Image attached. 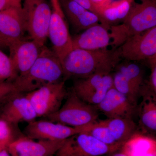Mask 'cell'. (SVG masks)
Wrapping results in <instances>:
<instances>
[{
  "instance_id": "cell-21",
  "label": "cell",
  "mask_w": 156,
  "mask_h": 156,
  "mask_svg": "<svg viewBox=\"0 0 156 156\" xmlns=\"http://www.w3.org/2000/svg\"><path fill=\"white\" fill-rule=\"evenodd\" d=\"M143 101L139 107L140 125L143 130L155 132L156 130V96L151 94L141 95Z\"/></svg>"
},
{
  "instance_id": "cell-37",
  "label": "cell",
  "mask_w": 156,
  "mask_h": 156,
  "mask_svg": "<svg viewBox=\"0 0 156 156\" xmlns=\"http://www.w3.org/2000/svg\"><path fill=\"white\" fill-rule=\"evenodd\" d=\"M56 156V155H53V156Z\"/></svg>"
},
{
  "instance_id": "cell-2",
  "label": "cell",
  "mask_w": 156,
  "mask_h": 156,
  "mask_svg": "<svg viewBox=\"0 0 156 156\" xmlns=\"http://www.w3.org/2000/svg\"><path fill=\"white\" fill-rule=\"evenodd\" d=\"M63 76L60 60L53 50L44 46L28 71L17 76L12 83L16 92L26 94L46 85L61 82Z\"/></svg>"
},
{
  "instance_id": "cell-15",
  "label": "cell",
  "mask_w": 156,
  "mask_h": 156,
  "mask_svg": "<svg viewBox=\"0 0 156 156\" xmlns=\"http://www.w3.org/2000/svg\"><path fill=\"white\" fill-rule=\"evenodd\" d=\"M25 32L22 6L0 11V34L6 40L9 48L23 40Z\"/></svg>"
},
{
  "instance_id": "cell-24",
  "label": "cell",
  "mask_w": 156,
  "mask_h": 156,
  "mask_svg": "<svg viewBox=\"0 0 156 156\" xmlns=\"http://www.w3.org/2000/svg\"><path fill=\"white\" fill-rule=\"evenodd\" d=\"M17 76V73L10 56L0 50V81L12 82Z\"/></svg>"
},
{
  "instance_id": "cell-19",
  "label": "cell",
  "mask_w": 156,
  "mask_h": 156,
  "mask_svg": "<svg viewBox=\"0 0 156 156\" xmlns=\"http://www.w3.org/2000/svg\"><path fill=\"white\" fill-rule=\"evenodd\" d=\"M156 146L154 139L135 133L120 150L128 156H156Z\"/></svg>"
},
{
  "instance_id": "cell-28",
  "label": "cell",
  "mask_w": 156,
  "mask_h": 156,
  "mask_svg": "<svg viewBox=\"0 0 156 156\" xmlns=\"http://www.w3.org/2000/svg\"><path fill=\"white\" fill-rule=\"evenodd\" d=\"M22 6L21 0H0V11L14 6Z\"/></svg>"
},
{
  "instance_id": "cell-12",
  "label": "cell",
  "mask_w": 156,
  "mask_h": 156,
  "mask_svg": "<svg viewBox=\"0 0 156 156\" xmlns=\"http://www.w3.org/2000/svg\"><path fill=\"white\" fill-rule=\"evenodd\" d=\"M65 140L35 141L27 136H22L13 140L7 150L11 156H52L56 155Z\"/></svg>"
},
{
  "instance_id": "cell-32",
  "label": "cell",
  "mask_w": 156,
  "mask_h": 156,
  "mask_svg": "<svg viewBox=\"0 0 156 156\" xmlns=\"http://www.w3.org/2000/svg\"><path fill=\"white\" fill-rule=\"evenodd\" d=\"M111 156H128L126 154L122 152V151H119V150L112 154Z\"/></svg>"
},
{
  "instance_id": "cell-18",
  "label": "cell",
  "mask_w": 156,
  "mask_h": 156,
  "mask_svg": "<svg viewBox=\"0 0 156 156\" xmlns=\"http://www.w3.org/2000/svg\"><path fill=\"white\" fill-rule=\"evenodd\" d=\"M134 0H119L98 9L101 24L109 30L110 23L123 20L131 9Z\"/></svg>"
},
{
  "instance_id": "cell-4",
  "label": "cell",
  "mask_w": 156,
  "mask_h": 156,
  "mask_svg": "<svg viewBox=\"0 0 156 156\" xmlns=\"http://www.w3.org/2000/svg\"><path fill=\"white\" fill-rule=\"evenodd\" d=\"M66 97L59 109L47 117L50 121L74 128L86 126L97 121L98 113L96 106L84 102L72 90Z\"/></svg>"
},
{
  "instance_id": "cell-6",
  "label": "cell",
  "mask_w": 156,
  "mask_h": 156,
  "mask_svg": "<svg viewBox=\"0 0 156 156\" xmlns=\"http://www.w3.org/2000/svg\"><path fill=\"white\" fill-rule=\"evenodd\" d=\"M67 95L64 81H62L44 86L25 95L37 117H47L59 109Z\"/></svg>"
},
{
  "instance_id": "cell-30",
  "label": "cell",
  "mask_w": 156,
  "mask_h": 156,
  "mask_svg": "<svg viewBox=\"0 0 156 156\" xmlns=\"http://www.w3.org/2000/svg\"><path fill=\"white\" fill-rule=\"evenodd\" d=\"M91 1L97 9L98 13V9L111 3V2H109V0H91Z\"/></svg>"
},
{
  "instance_id": "cell-25",
  "label": "cell",
  "mask_w": 156,
  "mask_h": 156,
  "mask_svg": "<svg viewBox=\"0 0 156 156\" xmlns=\"http://www.w3.org/2000/svg\"><path fill=\"white\" fill-rule=\"evenodd\" d=\"M100 18L97 15L91 11L86 10L76 21L73 26L76 30H85L87 28L98 24Z\"/></svg>"
},
{
  "instance_id": "cell-22",
  "label": "cell",
  "mask_w": 156,
  "mask_h": 156,
  "mask_svg": "<svg viewBox=\"0 0 156 156\" xmlns=\"http://www.w3.org/2000/svg\"><path fill=\"white\" fill-rule=\"evenodd\" d=\"M113 79L115 89L128 98L132 103L137 105V100L140 96V89L118 70L113 76Z\"/></svg>"
},
{
  "instance_id": "cell-35",
  "label": "cell",
  "mask_w": 156,
  "mask_h": 156,
  "mask_svg": "<svg viewBox=\"0 0 156 156\" xmlns=\"http://www.w3.org/2000/svg\"><path fill=\"white\" fill-rule=\"evenodd\" d=\"M6 47V46H5V45L2 44V43H1V42H0V47Z\"/></svg>"
},
{
  "instance_id": "cell-3",
  "label": "cell",
  "mask_w": 156,
  "mask_h": 156,
  "mask_svg": "<svg viewBox=\"0 0 156 156\" xmlns=\"http://www.w3.org/2000/svg\"><path fill=\"white\" fill-rule=\"evenodd\" d=\"M133 2L131 9L122 23L111 25V46L117 49L135 35L156 27V0Z\"/></svg>"
},
{
  "instance_id": "cell-1",
  "label": "cell",
  "mask_w": 156,
  "mask_h": 156,
  "mask_svg": "<svg viewBox=\"0 0 156 156\" xmlns=\"http://www.w3.org/2000/svg\"><path fill=\"white\" fill-rule=\"evenodd\" d=\"M118 49H73L61 64L64 76L82 79L96 74H110L121 60Z\"/></svg>"
},
{
  "instance_id": "cell-36",
  "label": "cell",
  "mask_w": 156,
  "mask_h": 156,
  "mask_svg": "<svg viewBox=\"0 0 156 156\" xmlns=\"http://www.w3.org/2000/svg\"><path fill=\"white\" fill-rule=\"evenodd\" d=\"M50 1H51H51H56V0H50Z\"/></svg>"
},
{
  "instance_id": "cell-34",
  "label": "cell",
  "mask_w": 156,
  "mask_h": 156,
  "mask_svg": "<svg viewBox=\"0 0 156 156\" xmlns=\"http://www.w3.org/2000/svg\"><path fill=\"white\" fill-rule=\"evenodd\" d=\"M0 42H1V43H2L4 44L5 45L6 47H8V44H7V42H6V40H5L4 37H3L1 34H0Z\"/></svg>"
},
{
  "instance_id": "cell-23",
  "label": "cell",
  "mask_w": 156,
  "mask_h": 156,
  "mask_svg": "<svg viewBox=\"0 0 156 156\" xmlns=\"http://www.w3.org/2000/svg\"><path fill=\"white\" fill-rule=\"evenodd\" d=\"M118 70L126 76L128 80L141 90L144 84L143 73L142 69L137 65L134 63H128L121 66Z\"/></svg>"
},
{
  "instance_id": "cell-9",
  "label": "cell",
  "mask_w": 156,
  "mask_h": 156,
  "mask_svg": "<svg viewBox=\"0 0 156 156\" xmlns=\"http://www.w3.org/2000/svg\"><path fill=\"white\" fill-rule=\"evenodd\" d=\"M120 57L140 61L156 56V27L131 37L117 48Z\"/></svg>"
},
{
  "instance_id": "cell-29",
  "label": "cell",
  "mask_w": 156,
  "mask_h": 156,
  "mask_svg": "<svg viewBox=\"0 0 156 156\" xmlns=\"http://www.w3.org/2000/svg\"><path fill=\"white\" fill-rule=\"evenodd\" d=\"M73 1L77 3L80 5L82 6L86 10L91 11L98 16L97 9L91 0H73Z\"/></svg>"
},
{
  "instance_id": "cell-26",
  "label": "cell",
  "mask_w": 156,
  "mask_h": 156,
  "mask_svg": "<svg viewBox=\"0 0 156 156\" xmlns=\"http://www.w3.org/2000/svg\"><path fill=\"white\" fill-rule=\"evenodd\" d=\"M11 126L5 120L0 119V141H12L14 140Z\"/></svg>"
},
{
  "instance_id": "cell-33",
  "label": "cell",
  "mask_w": 156,
  "mask_h": 156,
  "mask_svg": "<svg viewBox=\"0 0 156 156\" xmlns=\"http://www.w3.org/2000/svg\"><path fill=\"white\" fill-rule=\"evenodd\" d=\"M0 156H11L9 154L7 149L4 150L0 152Z\"/></svg>"
},
{
  "instance_id": "cell-14",
  "label": "cell",
  "mask_w": 156,
  "mask_h": 156,
  "mask_svg": "<svg viewBox=\"0 0 156 156\" xmlns=\"http://www.w3.org/2000/svg\"><path fill=\"white\" fill-rule=\"evenodd\" d=\"M37 117L36 112L28 98L25 95L17 92L9 97L1 115V119L10 125H17L23 122L29 123Z\"/></svg>"
},
{
  "instance_id": "cell-11",
  "label": "cell",
  "mask_w": 156,
  "mask_h": 156,
  "mask_svg": "<svg viewBox=\"0 0 156 156\" xmlns=\"http://www.w3.org/2000/svg\"><path fill=\"white\" fill-rule=\"evenodd\" d=\"M30 139L51 141L65 140L80 133L78 128L49 121H35L28 123L23 131Z\"/></svg>"
},
{
  "instance_id": "cell-31",
  "label": "cell",
  "mask_w": 156,
  "mask_h": 156,
  "mask_svg": "<svg viewBox=\"0 0 156 156\" xmlns=\"http://www.w3.org/2000/svg\"><path fill=\"white\" fill-rule=\"evenodd\" d=\"M12 141L9 140H4V141H0V152L8 148L9 144Z\"/></svg>"
},
{
  "instance_id": "cell-10",
  "label": "cell",
  "mask_w": 156,
  "mask_h": 156,
  "mask_svg": "<svg viewBox=\"0 0 156 156\" xmlns=\"http://www.w3.org/2000/svg\"><path fill=\"white\" fill-rule=\"evenodd\" d=\"M64 16L62 10L53 9L48 32V37L52 43L53 51L61 63L73 49L72 38Z\"/></svg>"
},
{
  "instance_id": "cell-38",
  "label": "cell",
  "mask_w": 156,
  "mask_h": 156,
  "mask_svg": "<svg viewBox=\"0 0 156 156\" xmlns=\"http://www.w3.org/2000/svg\"><path fill=\"white\" fill-rule=\"evenodd\" d=\"M21 1H22V0H21Z\"/></svg>"
},
{
  "instance_id": "cell-17",
  "label": "cell",
  "mask_w": 156,
  "mask_h": 156,
  "mask_svg": "<svg viewBox=\"0 0 156 156\" xmlns=\"http://www.w3.org/2000/svg\"><path fill=\"white\" fill-rule=\"evenodd\" d=\"M72 41L73 49L95 50L106 49L110 44L111 38L108 30L98 24L85 30Z\"/></svg>"
},
{
  "instance_id": "cell-16",
  "label": "cell",
  "mask_w": 156,
  "mask_h": 156,
  "mask_svg": "<svg viewBox=\"0 0 156 156\" xmlns=\"http://www.w3.org/2000/svg\"><path fill=\"white\" fill-rule=\"evenodd\" d=\"M43 48L32 40L23 39L9 48L10 57L17 76L23 75L28 71L36 61Z\"/></svg>"
},
{
  "instance_id": "cell-8",
  "label": "cell",
  "mask_w": 156,
  "mask_h": 156,
  "mask_svg": "<svg viewBox=\"0 0 156 156\" xmlns=\"http://www.w3.org/2000/svg\"><path fill=\"white\" fill-rule=\"evenodd\" d=\"M113 87V79L110 74H96L77 79L72 90L84 102L96 106Z\"/></svg>"
},
{
  "instance_id": "cell-20",
  "label": "cell",
  "mask_w": 156,
  "mask_h": 156,
  "mask_svg": "<svg viewBox=\"0 0 156 156\" xmlns=\"http://www.w3.org/2000/svg\"><path fill=\"white\" fill-rule=\"evenodd\" d=\"M101 122L108 128L117 143L122 147L136 133V125L133 119H108Z\"/></svg>"
},
{
  "instance_id": "cell-27",
  "label": "cell",
  "mask_w": 156,
  "mask_h": 156,
  "mask_svg": "<svg viewBox=\"0 0 156 156\" xmlns=\"http://www.w3.org/2000/svg\"><path fill=\"white\" fill-rule=\"evenodd\" d=\"M15 92V87L12 82H0V100L9 98Z\"/></svg>"
},
{
  "instance_id": "cell-7",
  "label": "cell",
  "mask_w": 156,
  "mask_h": 156,
  "mask_svg": "<svg viewBox=\"0 0 156 156\" xmlns=\"http://www.w3.org/2000/svg\"><path fill=\"white\" fill-rule=\"evenodd\" d=\"M120 149L107 145L89 134L77 133L66 140L56 156H101Z\"/></svg>"
},
{
  "instance_id": "cell-13",
  "label": "cell",
  "mask_w": 156,
  "mask_h": 156,
  "mask_svg": "<svg viewBox=\"0 0 156 156\" xmlns=\"http://www.w3.org/2000/svg\"><path fill=\"white\" fill-rule=\"evenodd\" d=\"M137 105L113 87L107 92L102 101L96 105L98 109L108 119H133Z\"/></svg>"
},
{
  "instance_id": "cell-5",
  "label": "cell",
  "mask_w": 156,
  "mask_h": 156,
  "mask_svg": "<svg viewBox=\"0 0 156 156\" xmlns=\"http://www.w3.org/2000/svg\"><path fill=\"white\" fill-rule=\"evenodd\" d=\"M22 11L26 32L41 48L48 38L52 11L48 0H24Z\"/></svg>"
}]
</instances>
